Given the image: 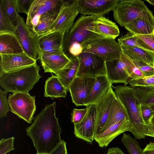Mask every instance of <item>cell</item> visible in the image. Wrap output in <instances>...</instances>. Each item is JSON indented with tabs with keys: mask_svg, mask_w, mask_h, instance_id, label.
<instances>
[{
	"mask_svg": "<svg viewBox=\"0 0 154 154\" xmlns=\"http://www.w3.org/2000/svg\"><path fill=\"white\" fill-rule=\"evenodd\" d=\"M56 102L46 105L34 118V122L26 128L32 140L37 153L49 154L61 142V129L55 116Z\"/></svg>",
	"mask_w": 154,
	"mask_h": 154,
	"instance_id": "cell-1",
	"label": "cell"
},
{
	"mask_svg": "<svg viewBox=\"0 0 154 154\" xmlns=\"http://www.w3.org/2000/svg\"><path fill=\"white\" fill-rule=\"evenodd\" d=\"M114 89L117 98L125 109L130 125L129 131L136 139H144L148 125L144 121L141 112V104L135 95L131 86L117 85Z\"/></svg>",
	"mask_w": 154,
	"mask_h": 154,
	"instance_id": "cell-2",
	"label": "cell"
},
{
	"mask_svg": "<svg viewBox=\"0 0 154 154\" xmlns=\"http://www.w3.org/2000/svg\"><path fill=\"white\" fill-rule=\"evenodd\" d=\"M97 17L94 16L82 15L70 29L64 34L63 51L70 60L78 57L82 52V46L86 41L98 35L90 30L93 22Z\"/></svg>",
	"mask_w": 154,
	"mask_h": 154,
	"instance_id": "cell-3",
	"label": "cell"
},
{
	"mask_svg": "<svg viewBox=\"0 0 154 154\" xmlns=\"http://www.w3.org/2000/svg\"><path fill=\"white\" fill-rule=\"evenodd\" d=\"M37 63L16 70L0 73V85L13 93H28L41 76Z\"/></svg>",
	"mask_w": 154,
	"mask_h": 154,
	"instance_id": "cell-4",
	"label": "cell"
},
{
	"mask_svg": "<svg viewBox=\"0 0 154 154\" xmlns=\"http://www.w3.org/2000/svg\"><path fill=\"white\" fill-rule=\"evenodd\" d=\"M84 52L94 54L105 62L118 59L123 54L122 46L115 39L99 35L93 37L84 44L82 52Z\"/></svg>",
	"mask_w": 154,
	"mask_h": 154,
	"instance_id": "cell-5",
	"label": "cell"
},
{
	"mask_svg": "<svg viewBox=\"0 0 154 154\" xmlns=\"http://www.w3.org/2000/svg\"><path fill=\"white\" fill-rule=\"evenodd\" d=\"M8 100L12 112L31 124L36 109L35 96H32L28 93H13Z\"/></svg>",
	"mask_w": 154,
	"mask_h": 154,
	"instance_id": "cell-6",
	"label": "cell"
},
{
	"mask_svg": "<svg viewBox=\"0 0 154 154\" xmlns=\"http://www.w3.org/2000/svg\"><path fill=\"white\" fill-rule=\"evenodd\" d=\"M62 0H34L27 15L26 24L32 30L42 20L60 11Z\"/></svg>",
	"mask_w": 154,
	"mask_h": 154,
	"instance_id": "cell-7",
	"label": "cell"
},
{
	"mask_svg": "<svg viewBox=\"0 0 154 154\" xmlns=\"http://www.w3.org/2000/svg\"><path fill=\"white\" fill-rule=\"evenodd\" d=\"M79 13L78 0H63L57 18L45 34L55 32L63 34L67 32L73 25L75 20Z\"/></svg>",
	"mask_w": 154,
	"mask_h": 154,
	"instance_id": "cell-8",
	"label": "cell"
},
{
	"mask_svg": "<svg viewBox=\"0 0 154 154\" xmlns=\"http://www.w3.org/2000/svg\"><path fill=\"white\" fill-rule=\"evenodd\" d=\"M148 8L140 0H119L113 11V17L117 23L124 27Z\"/></svg>",
	"mask_w": 154,
	"mask_h": 154,
	"instance_id": "cell-9",
	"label": "cell"
},
{
	"mask_svg": "<svg viewBox=\"0 0 154 154\" xmlns=\"http://www.w3.org/2000/svg\"><path fill=\"white\" fill-rule=\"evenodd\" d=\"M79 66L76 77L96 78L106 74L105 62L96 55L82 52L78 56Z\"/></svg>",
	"mask_w": 154,
	"mask_h": 154,
	"instance_id": "cell-10",
	"label": "cell"
},
{
	"mask_svg": "<svg viewBox=\"0 0 154 154\" xmlns=\"http://www.w3.org/2000/svg\"><path fill=\"white\" fill-rule=\"evenodd\" d=\"M14 34L24 52L36 60L38 56V37L28 27L23 18L19 14Z\"/></svg>",
	"mask_w": 154,
	"mask_h": 154,
	"instance_id": "cell-11",
	"label": "cell"
},
{
	"mask_svg": "<svg viewBox=\"0 0 154 154\" xmlns=\"http://www.w3.org/2000/svg\"><path fill=\"white\" fill-rule=\"evenodd\" d=\"M96 81V78L76 77L69 85L72 102L77 106H84Z\"/></svg>",
	"mask_w": 154,
	"mask_h": 154,
	"instance_id": "cell-12",
	"label": "cell"
},
{
	"mask_svg": "<svg viewBox=\"0 0 154 154\" xmlns=\"http://www.w3.org/2000/svg\"><path fill=\"white\" fill-rule=\"evenodd\" d=\"M87 111L82 121L74 125V134L77 138L92 144L94 140L96 118V108L95 104L87 107Z\"/></svg>",
	"mask_w": 154,
	"mask_h": 154,
	"instance_id": "cell-13",
	"label": "cell"
},
{
	"mask_svg": "<svg viewBox=\"0 0 154 154\" xmlns=\"http://www.w3.org/2000/svg\"><path fill=\"white\" fill-rule=\"evenodd\" d=\"M119 0H78L80 13L84 15L102 17L113 11Z\"/></svg>",
	"mask_w": 154,
	"mask_h": 154,
	"instance_id": "cell-14",
	"label": "cell"
},
{
	"mask_svg": "<svg viewBox=\"0 0 154 154\" xmlns=\"http://www.w3.org/2000/svg\"><path fill=\"white\" fill-rule=\"evenodd\" d=\"M116 98L112 88L106 94L95 104L96 114L94 137L101 133L108 120L112 104Z\"/></svg>",
	"mask_w": 154,
	"mask_h": 154,
	"instance_id": "cell-15",
	"label": "cell"
},
{
	"mask_svg": "<svg viewBox=\"0 0 154 154\" xmlns=\"http://www.w3.org/2000/svg\"><path fill=\"white\" fill-rule=\"evenodd\" d=\"M106 74L112 84L122 83L126 86L131 79L123 54L117 60L105 62Z\"/></svg>",
	"mask_w": 154,
	"mask_h": 154,
	"instance_id": "cell-16",
	"label": "cell"
},
{
	"mask_svg": "<svg viewBox=\"0 0 154 154\" xmlns=\"http://www.w3.org/2000/svg\"><path fill=\"white\" fill-rule=\"evenodd\" d=\"M124 27L129 32L135 35L153 33L154 16L152 12L148 8Z\"/></svg>",
	"mask_w": 154,
	"mask_h": 154,
	"instance_id": "cell-17",
	"label": "cell"
},
{
	"mask_svg": "<svg viewBox=\"0 0 154 154\" xmlns=\"http://www.w3.org/2000/svg\"><path fill=\"white\" fill-rule=\"evenodd\" d=\"M0 73L30 66L36 63V60L25 53L18 54H0Z\"/></svg>",
	"mask_w": 154,
	"mask_h": 154,
	"instance_id": "cell-18",
	"label": "cell"
},
{
	"mask_svg": "<svg viewBox=\"0 0 154 154\" xmlns=\"http://www.w3.org/2000/svg\"><path fill=\"white\" fill-rule=\"evenodd\" d=\"M39 59L45 72H57L65 67L71 61L63 52L58 54H49L38 52Z\"/></svg>",
	"mask_w": 154,
	"mask_h": 154,
	"instance_id": "cell-19",
	"label": "cell"
},
{
	"mask_svg": "<svg viewBox=\"0 0 154 154\" xmlns=\"http://www.w3.org/2000/svg\"><path fill=\"white\" fill-rule=\"evenodd\" d=\"M90 30L99 36L115 39L120 33L116 23L103 16L95 20Z\"/></svg>",
	"mask_w": 154,
	"mask_h": 154,
	"instance_id": "cell-20",
	"label": "cell"
},
{
	"mask_svg": "<svg viewBox=\"0 0 154 154\" xmlns=\"http://www.w3.org/2000/svg\"><path fill=\"white\" fill-rule=\"evenodd\" d=\"M130 129L128 121H121L112 125L103 133L96 135L94 139L100 147H106L118 135L125 131H129Z\"/></svg>",
	"mask_w": 154,
	"mask_h": 154,
	"instance_id": "cell-21",
	"label": "cell"
},
{
	"mask_svg": "<svg viewBox=\"0 0 154 154\" xmlns=\"http://www.w3.org/2000/svg\"><path fill=\"white\" fill-rule=\"evenodd\" d=\"M112 84L106 74L96 77L94 85L84 106L87 107L95 104L108 93L112 88Z\"/></svg>",
	"mask_w": 154,
	"mask_h": 154,
	"instance_id": "cell-22",
	"label": "cell"
},
{
	"mask_svg": "<svg viewBox=\"0 0 154 154\" xmlns=\"http://www.w3.org/2000/svg\"><path fill=\"white\" fill-rule=\"evenodd\" d=\"M25 53L15 35L0 32V54H18Z\"/></svg>",
	"mask_w": 154,
	"mask_h": 154,
	"instance_id": "cell-23",
	"label": "cell"
},
{
	"mask_svg": "<svg viewBox=\"0 0 154 154\" xmlns=\"http://www.w3.org/2000/svg\"><path fill=\"white\" fill-rule=\"evenodd\" d=\"M121 46L123 53L132 61L154 67V53L139 47Z\"/></svg>",
	"mask_w": 154,
	"mask_h": 154,
	"instance_id": "cell-24",
	"label": "cell"
},
{
	"mask_svg": "<svg viewBox=\"0 0 154 154\" xmlns=\"http://www.w3.org/2000/svg\"><path fill=\"white\" fill-rule=\"evenodd\" d=\"M44 96L52 98L65 97L67 90L56 75H52L46 81Z\"/></svg>",
	"mask_w": 154,
	"mask_h": 154,
	"instance_id": "cell-25",
	"label": "cell"
},
{
	"mask_svg": "<svg viewBox=\"0 0 154 154\" xmlns=\"http://www.w3.org/2000/svg\"><path fill=\"white\" fill-rule=\"evenodd\" d=\"M71 60L65 67L55 73L67 91L69 85L76 77L79 66L78 57Z\"/></svg>",
	"mask_w": 154,
	"mask_h": 154,
	"instance_id": "cell-26",
	"label": "cell"
},
{
	"mask_svg": "<svg viewBox=\"0 0 154 154\" xmlns=\"http://www.w3.org/2000/svg\"><path fill=\"white\" fill-rule=\"evenodd\" d=\"M124 121H129L128 116L124 107L116 97L112 104L108 120L100 133L112 125Z\"/></svg>",
	"mask_w": 154,
	"mask_h": 154,
	"instance_id": "cell-27",
	"label": "cell"
},
{
	"mask_svg": "<svg viewBox=\"0 0 154 154\" xmlns=\"http://www.w3.org/2000/svg\"><path fill=\"white\" fill-rule=\"evenodd\" d=\"M131 87L141 104H154V86Z\"/></svg>",
	"mask_w": 154,
	"mask_h": 154,
	"instance_id": "cell-28",
	"label": "cell"
},
{
	"mask_svg": "<svg viewBox=\"0 0 154 154\" xmlns=\"http://www.w3.org/2000/svg\"><path fill=\"white\" fill-rule=\"evenodd\" d=\"M64 34L55 32L38 37V47H62Z\"/></svg>",
	"mask_w": 154,
	"mask_h": 154,
	"instance_id": "cell-29",
	"label": "cell"
},
{
	"mask_svg": "<svg viewBox=\"0 0 154 154\" xmlns=\"http://www.w3.org/2000/svg\"><path fill=\"white\" fill-rule=\"evenodd\" d=\"M60 11H56L42 20L32 31L38 37L46 34L56 20Z\"/></svg>",
	"mask_w": 154,
	"mask_h": 154,
	"instance_id": "cell-30",
	"label": "cell"
},
{
	"mask_svg": "<svg viewBox=\"0 0 154 154\" xmlns=\"http://www.w3.org/2000/svg\"><path fill=\"white\" fill-rule=\"evenodd\" d=\"M121 140L129 154H143L139 142L129 134L124 133Z\"/></svg>",
	"mask_w": 154,
	"mask_h": 154,
	"instance_id": "cell-31",
	"label": "cell"
},
{
	"mask_svg": "<svg viewBox=\"0 0 154 154\" xmlns=\"http://www.w3.org/2000/svg\"><path fill=\"white\" fill-rule=\"evenodd\" d=\"M15 27L7 16L4 7L2 0H0V32L15 34Z\"/></svg>",
	"mask_w": 154,
	"mask_h": 154,
	"instance_id": "cell-32",
	"label": "cell"
},
{
	"mask_svg": "<svg viewBox=\"0 0 154 154\" xmlns=\"http://www.w3.org/2000/svg\"><path fill=\"white\" fill-rule=\"evenodd\" d=\"M5 12L12 24L16 27L19 14L17 13L14 0H2Z\"/></svg>",
	"mask_w": 154,
	"mask_h": 154,
	"instance_id": "cell-33",
	"label": "cell"
},
{
	"mask_svg": "<svg viewBox=\"0 0 154 154\" xmlns=\"http://www.w3.org/2000/svg\"><path fill=\"white\" fill-rule=\"evenodd\" d=\"M139 47L154 53V34L136 35Z\"/></svg>",
	"mask_w": 154,
	"mask_h": 154,
	"instance_id": "cell-34",
	"label": "cell"
},
{
	"mask_svg": "<svg viewBox=\"0 0 154 154\" xmlns=\"http://www.w3.org/2000/svg\"><path fill=\"white\" fill-rule=\"evenodd\" d=\"M123 55L131 79H136L145 77L132 60L125 54H123Z\"/></svg>",
	"mask_w": 154,
	"mask_h": 154,
	"instance_id": "cell-35",
	"label": "cell"
},
{
	"mask_svg": "<svg viewBox=\"0 0 154 154\" xmlns=\"http://www.w3.org/2000/svg\"><path fill=\"white\" fill-rule=\"evenodd\" d=\"M118 42L122 46L139 47L137 43V37L129 32L119 38Z\"/></svg>",
	"mask_w": 154,
	"mask_h": 154,
	"instance_id": "cell-36",
	"label": "cell"
},
{
	"mask_svg": "<svg viewBox=\"0 0 154 154\" xmlns=\"http://www.w3.org/2000/svg\"><path fill=\"white\" fill-rule=\"evenodd\" d=\"M129 84L131 86H154V75L131 79Z\"/></svg>",
	"mask_w": 154,
	"mask_h": 154,
	"instance_id": "cell-37",
	"label": "cell"
},
{
	"mask_svg": "<svg viewBox=\"0 0 154 154\" xmlns=\"http://www.w3.org/2000/svg\"><path fill=\"white\" fill-rule=\"evenodd\" d=\"M8 92L0 89V117H5L10 111V106L6 96Z\"/></svg>",
	"mask_w": 154,
	"mask_h": 154,
	"instance_id": "cell-38",
	"label": "cell"
},
{
	"mask_svg": "<svg viewBox=\"0 0 154 154\" xmlns=\"http://www.w3.org/2000/svg\"><path fill=\"white\" fill-rule=\"evenodd\" d=\"M17 13L28 14L30 7L34 0H14Z\"/></svg>",
	"mask_w": 154,
	"mask_h": 154,
	"instance_id": "cell-39",
	"label": "cell"
},
{
	"mask_svg": "<svg viewBox=\"0 0 154 154\" xmlns=\"http://www.w3.org/2000/svg\"><path fill=\"white\" fill-rule=\"evenodd\" d=\"M14 137L5 139H2L0 141V154H6L14 149Z\"/></svg>",
	"mask_w": 154,
	"mask_h": 154,
	"instance_id": "cell-40",
	"label": "cell"
},
{
	"mask_svg": "<svg viewBox=\"0 0 154 154\" xmlns=\"http://www.w3.org/2000/svg\"><path fill=\"white\" fill-rule=\"evenodd\" d=\"M88 108L73 109L72 114L71 122L74 125L79 123L83 119L87 113Z\"/></svg>",
	"mask_w": 154,
	"mask_h": 154,
	"instance_id": "cell-41",
	"label": "cell"
},
{
	"mask_svg": "<svg viewBox=\"0 0 154 154\" xmlns=\"http://www.w3.org/2000/svg\"><path fill=\"white\" fill-rule=\"evenodd\" d=\"M141 112L144 121L147 125L149 124L153 115V111L150 106L141 104Z\"/></svg>",
	"mask_w": 154,
	"mask_h": 154,
	"instance_id": "cell-42",
	"label": "cell"
},
{
	"mask_svg": "<svg viewBox=\"0 0 154 154\" xmlns=\"http://www.w3.org/2000/svg\"><path fill=\"white\" fill-rule=\"evenodd\" d=\"M133 61L145 77L154 75V67L146 64Z\"/></svg>",
	"mask_w": 154,
	"mask_h": 154,
	"instance_id": "cell-43",
	"label": "cell"
},
{
	"mask_svg": "<svg viewBox=\"0 0 154 154\" xmlns=\"http://www.w3.org/2000/svg\"><path fill=\"white\" fill-rule=\"evenodd\" d=\"M39 51L49 54H58L63 52V48H54L51 47H38Z\"/></svg>",
	"mask_w": 154,
	"mask_h": 154,
	"instance_id": "cell-44",
	"label": "cell"
},
{
	"mask_svg": "<svg viewBox=\"0 0 154 154\" xmlns=\"http://www.w3.org/2000/svg\"><path fill=\"white\" fill-rule=\"evenodd\" d=\"M49 154H67L66 142L62 140L60 144Z\"/></svg>",
	"mask_w": 154,
	"mask_h": 154,
	"instance_id": "cell-45",
	"label": "cell"
},
{
	"mask_svg": "<svg viewBox=\"0 0 154 154\" xmlns=\"http://www.w3.org/2000/svg\"><path fill=\"white\" fill-rule=\"evenodd\" d=\"M143 149V154H154V140L147 144Z\"/></svg>",
	"mask_w": 154,
	"mask_h": 154,
	"instance_id": "cell-46",
	"label": "cell"
},
{
	"mask_svg": "<svg viewBox=\"0 0 154 154\" xmlns=\"http://www.w3.org/2000/svg\"><path fill=\"white\" fill-rule=\"evenodd\" d=\"M106 154H125L118 147H113L108 149Z\"/></svg>",
	"mask_w": 154,
	"mask_h": 154,
	"instance_id": "cell-47",
	"label": "cell"
},
{
	"mask_svg": "<svg viewBox=\"0 0 154 154\" xmlns=\"http://www.w3.org/2000/svg\"><path fill=\"white\" fill-rule=\"evenodd\" d=\"M145 135L154 137V125L150 124L148 125V130Z\"/></svg>",
	"mask_w": 154,
	"mask_h": 154,
	"instance_id": "cell-48",
	"label": "cell"
},
{
	"mask_svg": "<svg viewBox=\"0 0 154 154\" xmlns=\"http://www.w3.org/2000/svg\"><path fill=\"white\" fill-rule=\"evenodd\" d=\"M146 1L151 5L154 6V0H146Z\"/></svg>",
	"mask_w": 154,
	"mask_h": 154,
	"instance_id": "cell-49",
	"label": "cell"
},
{
	"mask_svg": "<svg viewBox=\"0 0 154 154\" xmlns=\"http://www.w3.org/2000/svg\"><path fill=\"white\" fill-rule=\"evenodd\" d=\"M149 124L154 125V116L152 117L150 121Z\"/></svg>",
	"mask_w": 154,
	"mask_h": 154,
	"instance_id": "cell-50",
	"label": "cell"
},
{
	"mask_svg": "<svg viewBox=\"0 0 154 154\" xmlns=\"http://www.w3.org/2000/svg\"><path fill=\"white\" fill-rule=\"evenodd\" d=\"M150 106L153 111V115L152 116L153 117L154 116V104L150 105Z\"/></svg>",
	"mask_w": 154,
	"mask_h": 154,
	"instance_id": "cell-51",
	"label": "cell"
},
{
	"mask_svg": "<svg viewBox=\"0 0 154 154\" xmlns=\"http://www.w3.org/2000/svg\"><path fill=\"white\" fill-rule=\"evenodd\" d=\"M37 154H39L37 153Z\"/></svg>",
	"mask_w": 154,
	"mask_h": 154,
	"instance_id": "cell-52",
	"label": "cell"
},
{
	"mask_svg": "<svg viewBox=\"0 0 154 154\" xmlns=\"http://www.w3.org/2000/svg\"><path fill=\"white\" fill-rule=\"evenodd\" d=\"M153 33L154 34V32H153Z\"/></svg>",
	"mask_w": 154,
	"mask_h": 154,
	"instance_id": "cell-53",
	"label": "cell"
}]
</instances>
